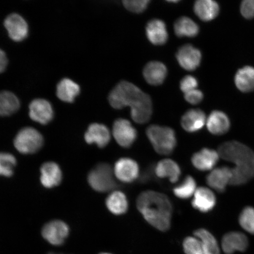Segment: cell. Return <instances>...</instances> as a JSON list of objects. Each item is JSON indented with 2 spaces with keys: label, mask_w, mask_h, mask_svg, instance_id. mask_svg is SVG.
Returning a JSON list of instances; mask_svg holds the SVG:
<instances>
[{
  "label": "cell",
  "mask_w": 254,
  "mask_h": 254,
  "mask_svg": "<svg viewBox=\"0 0 254 254\" xmlns=\"http://www.w3.org/2000/svg\"><path fill=\"white\" fill-rule=\"evenodd\" d=\"M109 101L115 109H123L127 106L131 108V116L136 123L142 125L151 119L152 105L150 95L131 82H120L111 91Z\"/></svg>",
  "instance_id": "obj_1"
},
{
  "label": "cell",
  "mask_w": 254,
  "mask_h": 254,
  "mask_svg": "<svg viewBox=\"0 0 254 254\" xmlns=\"http://www.w3.org/2000/svg\"><path fill=\"white\" fill-rule=\"evenodd\" d=\"M136 206L152 227L164 232L170 229L173 206L167 195L154 190H146L138 196Z\"/></svg>",
  "instance_id": "obj_2"
},
{
  "label": "cell",
  "mask_w": 254,
  "mask_h": 254,
  "mask_svg": "<svg viewBox=\"0 0 254 254\" xmlns=\"http://www.w3.org/2000/svg\"><path fill=\"white\" fill-rule=\"evenodd\" d=\"M218 152L223 160L235 164L231 185H243L253 179L254 152L248 146L237 141L225 142L219 147Z\"/></svg>",
  "instance_id": "obj_3"
},
{
  "label": "cell",
  "mask_w": 254,
  "mask_h": 254,
  "mask_svg": "<svg viewBox=\"0 0 254 254\" xmlns=\"http://www.w3.org/2000/svg\"><path fill=\"white\" fill-rule=\"evenodd\" d=\"M146 134L158 154L167 155L173 153L177 145V138L172 128L152 125L147 129Z\"/></svg>",
  "instance_id": "obj_4"
},
{
  "label": "cell",
  "mask_w": 254,
  "mask_h": 254,
  "mask_svg": "<svg viewBox=\"0 0 254 254\" xmlns=\"http://www.w3.org/2000/svg\"><path fill=\"white\" fill-rule=\"evenodd\" d=\"M114 174L113 168L110 164H98L89 173L88 183L91 188L97 192L110 191L117 187Z\"/></svg>",
  "instance_id": "obj_5"
},
{
  "label": "cell",
  "mask_w": 254,
  "mask_h": 254,
  "mask_svg": "<svg viewBox=\"0 0 254 254\" xmlns=\"http://www.w3.org/2000/svg\"><path fill=\"white\" fill-rule=\"evenodd\" d=\"M43 136L32 127L21 129L15 136L14 144L18 151L22 154H33L42 147Z\"/></svg>",
  "instance_id": "obj_6"
},
{
  "label": "cell",
  "mask_w": 254,
  "mask_h": 254,
  "mask_svg": "<svg viewBox=\"0 0 254 254\" xmlns=\"http://www.w3.org/2000/svg\"><path fill=\"white\" fill-rule=\"evenodd\" d=\"M113 134L117 143L123 148L131 147L136 138L137 131L128 120L120 119L114 123Z\"/></svg>",
  "instance_id": "obj_7"
},
{
  "label": "cell",
  "mask_w": 254,
  "mask_h": 254,
  "mask_svg": "<svg viewBox=\"0 0 254 254\" xmlns=\"http://www.w3.org/2000/svg\"><path fill=\"white\" fill-rule=\"evenodd\" d=\"M69 232V227L64 222L55 220L48 222L44 225L42 236L52 245L59 246L65 242Z\"/></svg>",
  "instance_id": "obj_8"
},
{
  "label": "cell",
  "mask_w": 254,
  "mask_h": 254,
  "mask_svg": "<svg viewBox=\"0 0 254 254\" xmlns=\"http://www.w3.org/2000/svg\"><path fill=\"white\" fill-rule=\"evenodd\" d=\"M114 173L120 182L131 183L138 179L139 166L137 163L131 158H120L115 164Z\"/></svg>",
  "instance_id": "obj_9"
},
{
  "label": "cell",
  "mask_w": 254,
  "mask_h": 254,
  "mask_svg": "<svg viewBox=\"0 0 254 254\" xmlns=\"http://www.w3.org/2000/svg\"><path fill=\"white\" fill-rule=\"evenodd\" d=\"M4 25L9 37L12 40L23 41L28 36V24L20 14L12 13L8 15L4 20Z\"/></svg>",
  "instance_id": "obj_10"
},
{
  "label": "cell",
  "mask_w": 254,
  "mask_h": 254,
  "mask_svg": "<svg viewBox=\"0 0 254 254\" xmlns=\"http://www.w3.org/2000/svg\"><path fill=\"white\" fill-rule=\"evenodd\" d=\"M29 116L34 122L41 125H47L52 122L54 117L52 104L42 98L32 101L29 106Z\"/></svg>",
  "instance_id": "obj_11"
},
{
  "label": "cell",
  "mask_w": 254,
  "mask_h": 254,
  "mask_svg": "<svg viewBox=\"0 0 254 254\" xmlns=\"http://www.w3.org/2000/svg\"><path fill=\"white\" fill-rule=\"evenodd\" d=\"M177 59L179 64L187 71H193L198 67L201 62V52L191 45L181 47L177 53Z\"/></svg>",
  "instance_id": "obj_12"
},
{
  "label": "cell",
  "mask_w": 254,
  "mask_h": 254,
  "mask_svg": "<svg viewBox=\"0 0 254 254\" xmlns=\"http://www.w3.org/2000/svg\"><path fill=\"white\" fill-rule=\"evenodd\" d=\"M232 178V168L228 167H218L208 175L206 183L216 191L222 193L226 190L228 184H231Z\"/></svg>",
  "instance_id": "obj_13"
},
{
  "label": "cell",
  "mask_w": 254,
  "mask_h": 254,
  "mask_svg": "<svg viewBox=\"0 0 254 254\" xmlns=\"http://www.w3.org/2000/svg\"><path fill=\"white\" fill-rule=\"evenodd\" d=\"M249 245L248 238L241 232H230L222 238V249L226 254H233L236 252H244Z\"/></svg>",
  "instance_id": "obj_14"
},
{
  "label": "cell",
  "mask_w": 254,
  "mask_h": 254,
  "mask_svg": "<svg viewBox=\"0 0 254 254\" xmlns=\"http://www.w3.org/2000/svg\"><path fill=\"white\" fill-rule=\"evenodd\" d=\"M219 157L218 151L204 148L192 155L191 162L196 169L205 171L211 170L217 164Z\"/></svg>",
  "instance_id": "obj_15"
},
{
  "label": "cell",
  "mask_w": 254,
  "mask_h": 254,
  "mask_svg": "<svg viewBox=\"0 0 254 254\" xmlns=\"http://www.w3.org/2000/svg\"><path fill=\"white\" fill-rule=\"evenodd\" d=\"M84 138L88 144L95 143L98 147L104 148L110 141V132L106 126L101 124L93 123L88 127Z\"/></svg>",
  "instance_id": "obj_16"
},
{
  "label": "cell",
  "mask_w": 254,
  "mask_h": 254,
  "mask_svg": "<svg viewBox=\"0 0 254 254\" xmlns=\"http://www.w3.org/2000/svg\"><path fill=\"white\" fill-rule=\"evenodd\" d=\"M216 202V196L211 190L206 187H199L194 193L192 205L200 212H208L215 207Z\"/></svg>",
  "instance_id": "obj_17"
},
{
  "label": "cell",
  "mask_w": 254,
  "mask_h": 254,
  "mask_svg": "<svg viewBox=\"0 0 254 254\" xmlns=\"http://www.w3.org/2000/svg\"><path fill=\"white\" fill-rule=\"evenodd\" d=\"M40 171L41 183L46 188L52 189L61 183L62 172L58 164L48 162L43 165Z\"/></svg>",
  "instance_id": "obj_18"
},
{
  "label": "cell",
  "mask_w": 254,
  "mask_h": 254,
  "mask_svg": "<svg viewBox=\"0 0 254 254\" xmlns=\"http://www.w3.org/2000/svg\"><path fill=\"white\" fill-rule=\"evenodd\" d=\"M206 123L208 131L215 135L225 134L229 131L231 126L229 118L220 111H212Z\"/></svg>",
  "instance_id": "obj_19"
},
{
  "label": "cell",
  "mask_w": 254,
  "mask_h": 254,
  "mask_svg": "<svg viewBox=\"0 0 254 254\" xmlns=\"http://www.w3.org/2000/svg\"><path fill=\"white\" fill-rule=\"evenodd\" d=\"M146 34L149 41L154 45H163L166 43L168 38L166 23L158 19L151 20L146 27Z\"/></svg>",
  "instance_id": "obj_20"
},
{
  "label": "cell",
  "mask_w": 254,
  "mask_h": 254,
  "mask_svg": "<svg viewBox=\"0 0 254 254\" xmlns=\"http://www.w3.org/2000/svg\"><path fill=\"white\" fill-rule=\"evenodd\" d=\"M206 123V116L199 109H192L187 111L182 119V126L187 132H195L201 130Z\"/></svg>",
  "instance_id": "obj_21"
},
{
  "label": "cell",
  "mask_w": 254,
  "mask_h": 254,
  "mask_svg": "<svg viewBox=\"0 0 254 254\" xmlns=\"http://www.w3.org/2000/svg\"><path fill=\"white\" fill-rule=\"evenodd\" d=\"M167 74L166 66L159 62H151L145 65L143 71L145 81L152 85L163 83Z\"/></svg>",
  "instance_id": "obj_22"
},
{
  "label": "cell",
  "mask_w": 254,
  "mask_h": 254,
  "mask_svg": "<svg viewBox=\"0 0 254 254\" xmlns=\"http://www.w3.org/2000/svg\"><path fill=\"white\" fill-rule=\"evenodd\" d=\"M154 170L158 178L168 179L172 183H177L182 174L179 164L171 159H165L158 162Z\"/></svg>",
  "instance_id": "obj_23"
},
{
  "label": "cell",
  "mask_w": 254,
  "mask_h": 254,
  "mask_svg": "<svg viewBox=\"0 0 254 254\" xmlns=\"http://www.w3.org/2000/svg\"><path fill=\"white\" fill-rule=\"evenodd\" d=\"M79 93L80 87L79 85L71 79L64 78L57 84V97L64 102L72 103Z\"/></svg>",
  "instance_id": "obj_24"
},
{
  "label": "cell",
  "mask_w": 254,
  "mask_h": 254,
  "mask_svg": "<svg viewBox=\"0 0 254 254\" xmlns=\"http://www.w3.org/2000/svg\"><path fill=\"white\" fill-rule=\"evenodd\" d=\"M193 9L196 15L204 21L214 20L220 11L218 3L212 0H198L195 2Z\"/></svg>",
  "instance_id": "obj_25"
},
{
  "label": "cell",
  "mask_w": 254,
  "mask_h": 254,
  "mask_svg": "<svg viewBox=\"0 0 254 254\" xmlns=\"http://www.w3.org/2000/svg\"><path fill=\"white\" fill-rule=\"evenodd\" d=\"M106 203L108 209L114 215H123L128 210V202L127 196L119 190L110 193Z\"/></svg>",
  "instance_id": "obj_26"
},
{
  "label": "cell",
  "mask_w": 254,
  "mask_h": 254,
  "mask_svg": "<svg viewBox=\"0 0 254 254\" xmlns=\"http://www.w3.org/2000/svg\"><path fill=\"white\" fill-rule=\"evenodd\" d=\"M238 90L244 93L254 91V68L246 66L238 70L235 77Z\"/></svg>",
  "instance_id": "obj_27"
},
{
  "label": "cell",
  "mask_w": 254,
  "mask_h": 254,
  "mask_svg": "<svg viewBox=\"0 0 254 254\" xmlns=\"http://www.w3.org/2000/svg\"><path fill=\"white\" fill-rule=\"evenodd\" d=\"M20 103L16 95L8 91L0 92V116H9L18 110Z\"/></svg>",
  "instance_id": "obj_28"
},
{
  "label": "cell",
  "mask_w": 254,
  "mask_h": 254,
  "mask_svg": "<svg viewBox=\"0 0 254 254\" xmlns=\"http://www.w3.org/2000/svg\"><path fill=\"white\" fill-rule=\"evenodd\" d=\"M174 31L179 37L193 38L198 34L199 27L191 19L182 17L175 22Z\"/></svg>",
  "instance_id": "obj_29"
},
{
  "label": "cell",
  "mask_w": 254,
  "mask_h": 254,
  "mask_svg": "<svg viewBox=\"0 0 254 254\" xmlns=\"http://www.w3.org/2000/svg\"><path fill=\"white\" fill-rule=\"evenodd\" d=\"M194 236L201 241L204 254H220L217 241L210 232L201 228L194 232Z\"/></svg>",
  "instance_id": "obj_30"
},
{
  "label": "cell",
  "mask_w": 254,
  "mask_h": 254,
  "mask_svg": "<svg viewBox=\"0 0 254 254\" xmlns=\"http://www.w3.org/2000/svg\"><path fill=\"white\" fill-rule=\"evenodd\" d=\"M196 187L194 179L191 176H187L182 183L174 187V194L180 199H189L194 194L196 190Z\"/></svg>",
  "instance_id": "obj_31"
},
{
  "label": "cell",
  "mask_w": 254,
  "mask_h": 254,
  "mask_svg": "<svg viewBox=\"0 0 254 254\" xmlns=\"http://www.w3.org/2000/svg\"><path fill=\"white\" fill-rule=\"evenodd\" d=\"M17 161L13 155L6 152H0V176L11 177Z\"/></svg>",
  "instance_id": "obj_32"
},
{
  "label": "cell",
  "mask_w": 254,
  "mask_h": 254,
  "mask_svg": "<svg viewBox=\"0 0 254 254\" xmlns=\"http://www.w3.org/2000/svg\"><path fill=\"white\" fill-rule=\"evenodd\" d=\"M239 223L244 230L254 235V208L249 206L243 209L240 215Z\"/></svg>",
  "instance_id": "obj_33"
},
{
  "label": "cell",
  "mask_w": 254,
  "mask_h": 254,
  "mask_svg": "<svg viewBox=\"0 0 254 254\" xmlns=\"http://www.w3.org/2000/svg\"><path fill=\"white\" fill-rule=\"evenodd\" d=\"M183 247L186 254H204L201 241L195 237L186 238L184 241Z\"/></svg>",
  "instance_id": "obj_34"
},
{
  "label": "cell",
  "mask_w": 254,
  "mask_h": 254,
  "mask_svg": "<svg viewBox=\"0 0 254 254\" xmlns=\"http://www.w3.org/2000/svg\"><path fill=\"white\" fill-rule=\"evenodd\" d=\"M150 2L149 0H142V1H129L126 0L123 1L124 5L128 11L135 12V13H140L145 10Z\"/></svg>",
  "instance_id": "obj_35"
},
{
  "label": "cell",
  "mask_w": 254,
  "mask_h": 254,
  "mask_svg": "<svg viewBox=\"0 0 254 254\" xmlns=\"http://www.w3.org/2000/svg\"><path fill=\"white\" fill-rule=\"evenodd\" d=\"M198 81L195 77L191 75H187L180 82V88L184 94L190 91L195 90L198 87Z\"/></svg>",
  "instance_id": "obj_36"
},
{
  "label": "cell",
  "mask_w": 254,
  "mask_h": 254,
  "mask_svg": "<svg viewBox=\"0 0 254 254\" xmlns=\"http://www.w3.org/2000/svg\"><path fill=\"white\" fill-rule=\"evenodd\" d=\"M241 13L244 18L250 20L254 17V0H245L241 3Z\"/></svg>",
  "instance_id": "obj_37"
},
{
  "label": "cell",
  "mask_w": 254,
  "mask_h": 254,
  "mask_svg": "<svg viewBox=\"0 0 254 254\" xmlns=\"http://www.w3.org/2000/svg\"><path fill=\"white\" fill-rule=\"evenodd\" d=\"M184 97L189 103L196 105L201 102L203 98H204V95L201 91L195 89V90L190 91L185 94Z\"/></svg>",
  "instance_id": "obj_38"
},
{
  "label": "cell",
  "mask_w": 254,
  "mask_h": 254,
  "mask_svg": "<svg viewBox=\"0 0 254 254\" xmlns=\"http://www.w3.org/2000/svg\"><path fill=\"white\" fill-rule=\"evenodd\" d=\"M8 64V59L4 51L0 49V73L4 71Z\"/></svg>",
  "instance_id": "obj_39"
},
{
  "label": "cell",
  "mask_w": 254,
  "mask_h": 254,
  "mask_svg": "<svg viewBox=\"0 0 254 254\" xmlns=\"http://www.w3.org/2000/svg\"><path fill=\"white\" fill-rule=\"evenodd\" d=\"M152 170H153V168L151 167V168H149V171H145L141 177V182L145 183L150 180V178H151L152 176Z\"/></svg>",
  "instance_id": "obj_40"
},
{
  "label": "cell",
  "mask_w": 254,
  "mask_h": 254,
  "mask_svg": "<svg viewBox=\"0 0 254 254\" xmlns=\"http://www.w3.org/2000/svg\"><path fill=\"white\" fill-rule=\"evenodd\" d=\"M48 254H56V253H50Z\"/></svg>",
  "instance_id": "obj_41"
},
{
  "label": "cell",
  "mask_w": 254,
  "mask_h": 254,
  "mask_svg": "<svg viewBox=\"0 0 254 254\" xmlns=\"http://www.w3.org/2000/svg\"><path fill=\"white\" fill-rule=\"evenodd\" d=\"M111 254L103 253H101V254Z\"/></svg>",
  "instance_id": "obj_42"
}]
</instances>
